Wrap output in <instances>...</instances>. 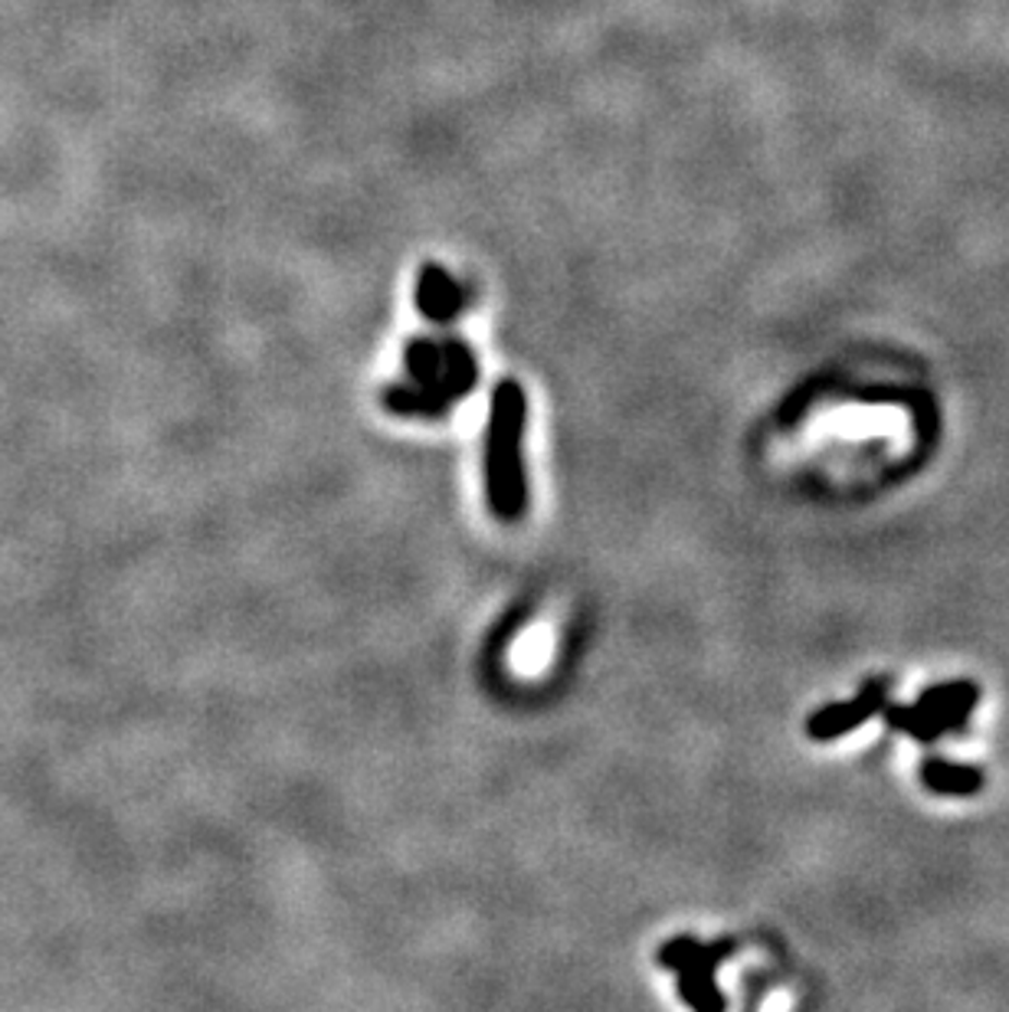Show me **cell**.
I'll return each mask as SVG.
<instances>
[{"label":"cell","instance_id":"1","mask_svg":"<svg viewBox=\"0 0 1009 1012\" xmlns=\"http://www.w3.org/2000/svg\"><path fill=\"white\" fill-rule=\"evenodd\" d=\"M525 390L515 380H501L491 393L488 442H485V488L488 504L501 522H519L525 512V472H522V432H525Z\"/></svg>","mask_w":1009,"mask_h":1012},{"label":"cell","instance_id":"2","mask_svg":"<svg viewBox=\"0 0 1009 1012\" xmlns=\"http://www.w3.org/2000/svg\"><path fill=\"white\" fill-rule=\"evenodd\" d=\"M973 705H976V688L967 682H957V685H937L924 692V698L914 708H888L885 718L891 728L911 734L914 741L931 744L947 728H960Z\"/></svg>","mask_w":1009,"mask_h":1012},{"label":"cell","instance_id":"3","mask_svg":"<svg viewBox=\"0 0 1009 1012\" xmlns=\"http://www.w3.org/2000/svg\"><path fill=\"white\" fill-rule=\"evenodd\" d=\"M731 947L718 943V947H705L692 937H676L662 947L659 960L662 966L679 973V989L682 999L695 1009H721L725 996L715 989V966L718 956H725Z\"/></svg>","mask_w":1009,"mask_h":1012},{"label":"cell","instance_id":"4","mask_svg":"<svg viewBox=\"0 0 1009 1012\" xmlns=\"http://www.w3.org/2000/svg\"><path fill=\"white\" fill-rule=\"evenodd\" d=\"M885 688H888V682L878 679V682L862 685V692L855 695V702L823 708L819 715L810 718V734L819 737V741H829V737H839V734H846V731H855L865 718H872V715L882 711V705H885Z\"/></svg>","mask_w":1009,"mask_h":1012},{"label":"cell","instance_id":"5","mask_svg":"<svg viewBox=\"0 0 1009 1012\" xmlns=\"http://www.w3.org/2000/svg\"><path fill=\"white\" fill-rule=\"evenodd\" d=\"M465 305V295H462V285L442 272L439 266H423L420 269V279H416V308L423 318L436 321V325H446L452 321Z\"/></svg>","mask_w":1009,"mask_h":1012},{"label":"cell","instance_id":"6","mask_svg":"<svg viewBox=\"0 0 1009 1012\" xmlns=\"http://www.w3.org/2000/svg\"><path fill=\"white\" fill-rule=\"evenodd\" d=\"M921 777L937 793H973L983 783L976 767H957V764H944V760H927Z\"/></svg>","mask_w":1009,"mask_h":1012},{"label":"cell","instance_id":"7","mask_svg":"<svg viewBox=\"0 0 1009 1012\" xmlns=\"http://www.w3.org/2000/svg\"><path fill=\"white\" fill-rule=\"evenodd\" d=\"M406 374H410V383H436L442 377V341H426V338L410 341Z\"/></svg>","mask_w":1009,"mask_h":1012}]
</instances>
